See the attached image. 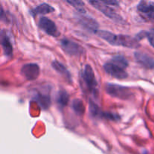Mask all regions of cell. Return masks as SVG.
Segmentation results:
<instances>
[{
  "label": "cell",
  "mask_w": 154,
  "mask_h": 154,
  "mask_svg": "<svg viewBox=\"0 0 154 154\" xmlns=\"http://www.w3.org/2000/svg\"><path fill=\"white\" fill-rule=\"evenodd\" d=\"M52 67L54 70L57 71V72L60 74L62 76L64 77L66 80L69 81V82H72V75L71 73L69 72V71L66 68V66L64 65H63L62 63H60V62L57 61V60H54L52 62Z\"/></svg>",
  "instance_id": "cell-14"
},
{
  "label": "cell",
  "mask_w": 154,
  "mask_h": 154,
  "mask_svg": "<svg viewBox=\"0 0 154 154\" xmlns=\"http://www.w3.org/2000/svg\"><path fill=\"white\" fill-rule=\"evenodd\" d=\"M102 117L104 118H106L108 120H113V121H117L118 120H120V117L117 114H112V113H108V112H104Z\"/></svg>",
  "instance_id": "cell-21"
},
{
  "label": "cell",
  "mask_w": 154,
  "mask_h": 154,
  "mask_svg": "<svg viewBox=\"0 0 154 154\" xmlns=\"http://www.w3.org/2000/svg\"><path fill=\"white\" fill-rule=\"evenodd\" d=\"M21 74L26 79L29 81H34L38 78L40 75V69L35 63H28L23 66Z\"/></svg>",
  "instance_id": "cell-7"
},
{
  "label": "cell",
  "mask_w": 154,
  "mask_h": 154,
  "mask_svg": "<svg viewBox=\"0 0 154 154\" xmlns=\"http://www.w3.org/2000/svg\"><path fill=\"white\" fill-rule=\"evenodd\" d=\"M78 22L86 29L89 30L93 33L98 32L99 25L98 23L93 18L86 15H79L78 16Z\"/></svg>",
  "instance_id": "cell-9"
},
{
  "label": "cell",
  "mask_w": 154,
  "mask_h": 154,
  "mask_svg": "<svg viewBox=\"0 0 154 154\" xmlns=\"http://www.w3.org/2000/svg\"><path fill=\"white\" fill-rule=\"evenodd\" d=\"M90 112L93 117H102L104 113L101 111L100 108L93 101L90 102Z\"/></svg>",
  "instance_id": "cell-19"
},
{
  "label": "cell",
  "mask_w": 154,
  "mask_h": 154,
  "mask_svg": "<svg viewBox=\"0 0 154 154\" xmlns=\"http://www.w3.org/2000/svg\"><path fill=\"white\" fill-rule=\"evenodd\" d=\"M135 58L136 61L144 68L154 69V58L140 51H136L135 52Z\"/></svg>",
  "instance_id": "cell-11"
},
{
  "label": "cell",
  "mask_w": 154,
  "mask_h": 154,
  "mask_svg": "<svg viewBox=\"0 0 154 154\" xmlns=\"http://www.w3.org/2000/svg\"><path fill=\"white\" fill-rule=\"evenodd\" d=\"M36 101L43 109H48L51 105V99L48 96L38 94L35 98Z\"/></svg>",
  "instance_id": "cell-17"
},
{
  "label": "cell",
  "mask_w": 154,
  "mask_h": 154,
  "mask_svg": "<svg viewBox=\"0 0 154 154\" xmlns=\"http://www.w3.org/2000/svg\"><path fill=\"white\" fill-rule=\"evenodd\" d=\"M102 2L105 3V5H111V6H118L119 5V2L117 1H102Z\"/></svg>",
  "instance_id": "cell-23"
},
{
  "label": "cell",
  "mask_w": 154,
  "mask_h": 154,
  "mask_svg": "<svg viewBox=\"0 0 154 154\" xmlns=\"http://www.w3.org/2000/svg\"><path fill=\"white\" fill-rule=\"evenodd\" d=\"M105 90L110 96L120 99L126 100L132 96V92L130 88L116 84H107Z\"/></svg>",
  "instance_id": "cell-2"
},
{
  "label": "cell",
  "mask_w": 154,
  "mask_h": 154,
  "mask_svg": "<svg viewBox=\"0 0 154 154\" xmlns=\"http://www.w3.org/2000/svg\"><path fill=\"white\" fill-rule=\"evenodd\" d=\"M104 69L108 75L117 78V79H125L128 77L125 69L117 66L111 62H108L104 65Z\"/></svg>",
  "instance_id": "cell-8"
},
{
  "label": "cell",
  "mask_w": 154,
  "mask_h": 154,
  "mask_svg": "<svg viewBox=\"0 0 154 154\" xmlns=\"http://www.w3.org/2000/svg\"><path fill=\"white\" fill-rule=\"evenodd\" d=\"M69 101V96L68 93L65 90H60L57 96V102L59 106L61 108H64L66 105H67L68 102Z\"/></svg>",
  "instance_id": "cell-16"
},
{
  "label": "cell",
  "mask_w": 154,
  "mask_h": 154,
  "mask_svg": "<svg viewBox=\"0 0 154 154\" xmlns=\"http://www.w3.org/2000/svg\"><path fill=\"white\" fill-rule=\"evenodd\" d=\"M111 63H114L117 66H120V68L123 69H126L129 66V62L122 55H116L112 57L111 60Z\"/></svg>",
  "instance_id": "cell-15"
},
{
  "label": "cell",
  "mask_w": 154,
  "mask_h": 154,
  "mask_svg": "<svg viewBox=\"0 0 154 154\" xmlns=\"http://www.w3.org/2000/svg\"><path fill=\"white\" fill-rule=\"evenodd\" d=\"M97 35L102 39L114 46H121L129 48H138L140 47L139 42L135 38L126 35H117L111 32L100 30Z\"/></svg>",
  "instance_id": "cell-1"
},
{
  "label": "cell",
  "mask_w": 154,
  "mask_h": 154,
  "mask_svg": "<svg viewBox=\"0 0 154 154\" xmlns=\"http://www.w3.org/2000/svg\"><path fill=\"white\" fill-rule=\"evenodd\" d=\"M67 3L70 4L71 5L73 6L79 13L81 14H85L86 10L84 8V3L81 1H75V0H72V1H67Z\"/></svg>",
  "instance_id": "cell-20"
},
{
  "label": "cell",
  "mask_w": 154,
  "mask_h": 154,
  "mask_svg": "<svg viewBox=\"0 0 154 154\" xmlns=\"http://www.w3.org/2000/svg\"><path fill=\"white\" fill-rule=\"evenodd\" d=\"M61 48L65 52L70 56H79L84 54V48L76 42L68 38H63L60 41Z\"/></svg>",
  "instance_id": "cell-4"
},
{
  "label": "cell",
  "mask_w": 154,
  "mask_h": 154,
  "mask_svg": "<svg viewBox=\"0 0 154 154\" xmlns=\"http://www.w3.org/2000/svg\"><path fill=\"white\" fill-rule=\"evenodd\" d=\"M146 37L148 39L150 45L154 48V29H152L149 32H146Z\"/></svg>",
  "instance_id": "cell-22"
},
{
  "label": "cell",
  "mask_w": 154,
  "mask_h": 154,
  "mask_svg": "<svg viewBox=\"0 0 154 154\" xmlns=\"http://www.w3.org/2000/svg\"><path fill=\"white\" fill-rule=\"evenodd\" d=\"M1 45L5 55L8 57H11L13 55V46L10 38L5 31H2L1 32Z\"/></svg>",
  "instance_id": "cell-12"
},
{
  "label": "cell",
  "mask_w": 154,
  "mask_h": 154,
  "mask_svg": "<svg viewBox=\"0 0 154 154\" xmlns=\"http://www.w3.org/2000/svg\"><path fill=\"white\" fill-rule=\"evenodd\" d=\"M82 78L86 86L92 93H96L97 81L96 80L94 72L90 65H86L82 73Z\"/></svg>",
  "instance_id": "cell-5"
},
{
  "label": "cell",
  "mask_w": 154,
  "mask_h": 154,
  "mask_svg": "<svg viewBox=\"0 0 154 154\" xmlns=\"http://www.w3.org/2000/svg\"><path fill=\"white\" fill-rule=\"evenodd\" d=\"M89 3L91 4L95 8L99 10L102 12L103 14H105L107 17L112 20L114 22L117 23H122L124 22L123 19L120 14L117 13L113 8H111L109 5H107L105 3L101 1H89Z\"/></svg>",
  "instance_id": "cell-3"
},
{
  "label": "cell",
  "mask_w": 154,
  "mask_h": 154,
  "mask_svg": "<svg viewBox=\"0 0 154 154\" xmlns=\"http://www.w3.org/2000/svg\"><path fill=\"white\" fill-rule=\"evenodd\" d=\"M137 9L145 17L154 19V2L141 1L137 6Z\"/></svg>",
  "instance_id": "cell-10"
},
{
  "label": "cell",
  "mask_w": 154,
  "mask_h": 154,
  "mask_svg": "<svg viewBox=\"0 0 154 154\" xmlns=\"http://www.w3.org/2000/svg\"><path fill=\"white\" fill-rule=\"evenodd\" d=\"M54 10H55L54 8H53L51 5L48 4V3H42L32 9L30 11V14L32 16H36L38 14H47L51 13Z\"/></svg>",
  "instance_id": "cell-13"
},
{
  "label": "cell",
  "mask_w": 154,
  "mask_h": 154,
  "mask_svg": "<svg viewBox=\"0 0 154 154\" xmlns=\"http://www.w3.org/2000/svg\"><path fill=\"white\" fill-rule=\"evenodd\" d=\"M72 107L74 111L80 115H83L85 112V106H84L82 101L80 100V99H75L72 102Z\"/></svg>",
  "instance_id": "cell-18"
},
{
  "label": "cell",
  "mask_w": 154,
  "mask_h": 154,
  "mask_svg": "<svg viewBox=\"0 0 154 154\" xmlns=\"http://www.w3.org/2000/svg\"><path fill=\"white\" fill-rule=\"evenodd\" d=\"M38 26L49 35L53 37H58L60 35L55 23L51 19L45 17H42L39 19Z\"/></svg>",
  "instance_id": "cell-6"
}]
</instances>
